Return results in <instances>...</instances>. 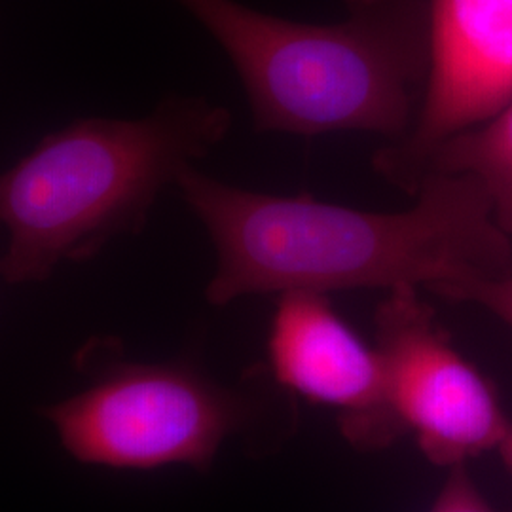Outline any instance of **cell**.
Segmentation results:
<instances>
[{"label": "cell", "mask_w": 512, "mask_h": 512, "mask_svg": "<svg viewBox=\"0 0 512 512\" xmlns=\"http://www.w3.org/2000/svg\"><path fill=\"white\" fill-rule=\"evenodd\" d=\"M177 190L215 251L205 300L245 296L454 287L512 274L511 236L469 175H429L397 213L353 209L310 194L274 196L224 183L196 165Z\"/></svg>", "instance_id": "1"}, {"label": "cell", "mask_w": 512, "mask_h": 512, "mask_svg": "<svg viewBox=\"0 0 512 512\" xmlns=\"http://www.w3.org/2000/svg\"><path fill=\"white\" fill-rule=\"evenodd\" d=\"M374 348L389 401L435 467L494 452L511 429L497 389L442 329L416 287H395L374 311Z\"/></svg>", "instance_id": "5"}, {"label": "cell", "mask_w": 512, "mask_h": 512, "mask_svg": "<svg viewBox=\"0 0 512 512\" xmlns=\"http://www.w3.org/2000/svg\"><path fill=\"white\" fill-rule=\"evenodd\" d=\"M268 368L296 397L332 408L340 435L361 454L385 452L408 435L389 401L378 351L336 313L329 294H277Z\"/></svg>", "instance_id": "7"}, {"label": "cell", "mask_w": 512, "mask_h": 512, "mask_svg": "<svg viewBox=\"0 0 512 512\" xmlns=\"http://www.w3.org/2000/svg\"><path fill=\"white\" fill-rule=\"evenodd\" d=\"M230 59L256 131L376 133L397 143L429 78L427 0H344L346 18L306 23L238 0H173Z\"/></svg>", "instance_id": "3"}, {"label": "cell", "mask_w": 512, "mask_h": 512, "mask_svg": "<svg viewBox=\"0 0 512 512\" xmlns=\"http://www.w3.org/2000/svg\"><path fill=\"white\" fill-rule=\"evenodd\" d=\"M497 452H499V456L503 459L505 467L509 469V473L512 475V425L511 429H509V433H507V437L503 439L501 446L497 448Z\"/></svg>", "instance_id": "11"}, {"label": "cell", "mask_w": 512, "mask_h": 512, "mask_svg": "<svg viewBox=\"0 0 512 512\" xmlns=\"http://www.w3.org/2000/svg\"><path fill=\"white\" fill-rule=\"evenodd\" d=\"M232 124L228 107L171 93L139 118H80L44 135L0 179L2 281L46 283L61 264L137 236L165 188L219 148Z\"/></svg>", "instance_id": "2"}, {"label": "cell", "mask_w": 512, "mask_h": 512, "mask_svg": "<svg viewBox=\"0 0 512 512\" xmlns=\"http://www.w3.org/2000/svg\"><path fill=\"white\" fill-rule=\"evenodd\" d=\"M429 175L476 179L492 202L497 224L512 236V103L440 143L423 164L420 186Z\"/></svg>", "instance_id": "8"}, {"label": "cell", "mask_w": 512, "mask_h": 512, "mask_svg": "<svg viewBox=\"0 0 512 512\" xmlns=\"http://www.w3.org/2000/svg\"><path fill=\"white\" fill-rule=\"evenodd\" d=\"M429 512H494V509L478 490L467 463H463L448 469V476Z\"/></svg>", "instance_id": "9"}, {"label": "cell", "mask_w": 512, "mask_h": 512, "mask_svg": "<svg viewBox=\"0 0 512 512\" xmlns=\"http://www.w3.org/2000/svg\"><path fill=\"white\" fill-rule=\"evenodd\" d=\"M429 78L418 120L380 148V177L416 196L429 154L512 103V0H427Z\"/></svg>", "instance_id": "6"}, {"label": "cell", "mask_w": 512, "mask_h": 512, "mask_svg": "<svg viewBox=\"0 0 512 512\" xmlns=\"http://www.w3.org/2000/svg\"><path fill=\"white\" fill-rule=\"evenodd\" d=\"M73 366L82 389L40 406L38 416L84 465H186L205 473L228 440L270 454L298 429L296 395L275 382L268 366L251 368L238 384H220L188 359H133L116 336L86 340Z\"/></svg>", "instance_id": "4"}, {"label": "cell", "mask_w": 512, "mask_h": 512, "mask_svg": "<svg viewBox=\"0 0 512 512\" xmlns=\"http://www.w3.org/2000/svg\"><path fill=\"white\" fill-rule=\"evenodd\" d=\"M444 300L471 302L494 313L512 329V274L490 281H473L454 287L444 294Z\"/></svg>", "instance_id": "10"}]
</instances>
